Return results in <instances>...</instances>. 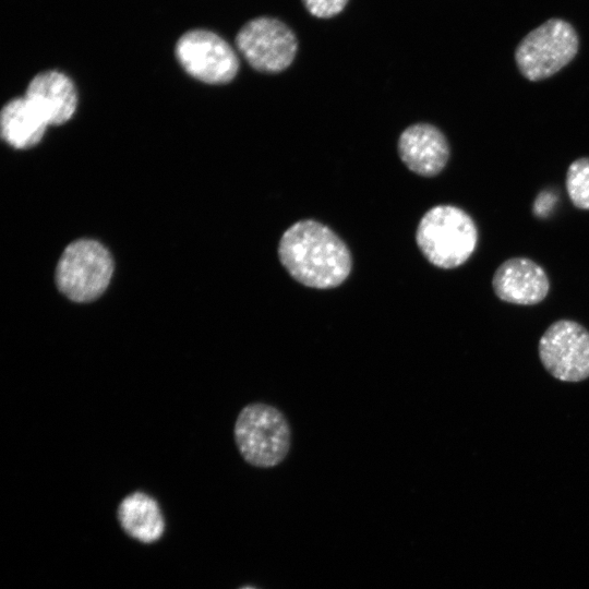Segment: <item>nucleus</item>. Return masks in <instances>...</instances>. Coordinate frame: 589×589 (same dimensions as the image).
<instances>
[{"instance_id":"obj_15","label":"nucleus","mask_w":589,"mask_h":589,"mask_svg":"<svg viewBox=\"0 0 589 589\" xmlns=\"http://www.w3.org/2000/svg\"><path fill=\"white\" fill-rule=\"evenodd\" d=\"M306 10L316 17L328 19L340 13L348 0H302Z\"/></svg>"},{"instance_id":"obj_16","label":"nucleus","mask_w":589,"mask_h":589,"mask_svg":"<svg viewBox=\"0 0 589 589\" xmlns=\"http://www.w3.org/2000/svg\"><path fill=\"white\" fill-rule=\"evenodd\" d=\"M549 192H542L539 194L534 202L533 212L536 215L543 217L546 215V213L550 211V208L553 206L554 201H552L554 197Z\"/></svg>"},{"instance_id":"obj_3","label":"nucleus","mask_w":589,"mask_h":589,"mask_svg":"<svg viewBox=\"0 0 589 589\" xmlns=\"http://www.w3.org/2000/svg\"><path fill=\"white\" fill-rule=\"evenodd\" d=\"M113 269L112 256L100 242L79 239L62 252L56 266L55 281L69 300L86 303L106 291Z\"/></svg>"},{"instance_id":"obj_17","label":"nucleus","mask_w":589,"mask_h":589,"mask_svg":"<svg viewBox=\"0 0 589 589\" xmlns=\"http://www.w3.org/2000/svg\"><path fill=\"white\" fill-rule=\"evenodd\" d=\"M241 589H254V588H252V587H244V588H241Z\"/></svg>"},{"instance_id":"obj_4","label":"nucleus","mask_w":589,"mask_h":589,"mask_svg":"<svg viewBox=\"0 0 589 589\" xmlns=\"http://www.w3.org/2000/svg\"><path fill=\"white\" fill-rule=\"evenodd\" d=\"M235 440L245 461L256 467H274L288 454L290 428L275 407L250 404L238 414Z\"/></svg>"},{"instance_id":"obj_12","label":"nucleus","mask_w":589,"mask_h":589,"mask_svg":"<svg viewBox=\"0 0 589 589\" xmlns=\"http://www.w3.org/2000/svg\"><path fill=\"white\" fill-rule=\"evenodd\" d=\"M2 139L14 148L35 146L44 136L48 123L24 97L9 100L0 115Z\"/></svg>"},{"instance_id":"obj_9","label":"nucleus","mask_w":589,"mask_h":589,"mask_svg":"<svg viewBox=\"0 0 589 589\" xmlns=\"http://www.w3.org/2000/svg\"><path fill=\"white\" fill-rule=\"evenodd\" d=\"M492 287L505 302L532 305L546 297L550 283L544 269L532 260L512 257L496 268Z\"/></svg>"},{"instance_id":"obj_7","label":"nucleus","mask_w":589,"mask_h":589,"mask_svg":"<svg viewBox=\"0 0 589 589\" xmlns=\"http://www.w3.org/2000/svg\"><path fill=\"white\" fill-rule=\"evenodd\" d=\"M176 56L191 76L208 84L228 83L239 70V59L232 47L207 29L184 33L177 41Z\"/></svg>"},{"instance_id":"obj_14","label":"nucleus","mask_w":589,"mask_h":589,"mask_svg":"<svg viewBox=\"0 0 589 589\" xmlns=\"http://www.w3.org/2000/svg\"><path fill=\"white\" fill-rule=\"evenodd\" d=\"M566 189L574 206L589 209V158L574 160L566 173Z\"/></svg>"},{"instance_id":"obj_13","label":"nucleus","mask_w":589,"mask_h":589,"mask_svg":"<svg viewBox=\"0 0 589 589\" xmlns=\"http://www.w3.org/2000/svg\"><path fill=\"white\" fill-rule=\"evenodd\" d=\"M118 519L130 537L143 543L156 541L165 529L158 503L144 492L131 493L121 501Z\"/></svg>"},{"instance_id":"obj_5","label":"nucleus","mask_w":589,"mask_h":589,"mask_svg":"<svg viewBox=\"0 0 589 589\" xmlns=\"http://www.w3.org/2000/svg\"><path fill=\"white\" fill-rule=\"evenodd\" d=\"M578 47L573 25L562 19H550L520 40L515 62L524 77L538 82L566 67L576 57Z\"/></svg>"},{"instance_id":"obj_8","label":"nucleus","mask_w":589,"mask_h":589,"mask_svg":"<svg viewBox=\"0 0 589 589\" xmlns=\"http://www.w3.org/2000/svg\"><path fill=\"white\" fill-rule=\"evenodd\" d=\"M539 357L546 371L564 382L589 377V332L579 323L560 320L539 341Z\"/></svg>"},{"instance_id":"obj_6","label":"nucleus","mask_w":589,"mask_h":589,"mask_svg":"<svg viewBox=\"0 0 589 589\" xmlns=\"http://www.w3.org/2000/svg\"><path fill=\"white\" fill-rule=\"evenodd\" d=\"M236 44L248 63L263 73L284 71L298 50L294 33L284 22L268 16L245 23L237 34Z\"/></svg>"},{"instance_id":"obj_2","label":"nucleus","mask_w":589,"mask_h":589,"mask_svg":"<svg viewBox=\"0 0 589 589\" xmlns=\"http://www.w3.org/2000/svg\"><path fill=\"white\" fill-rule=\"evenodd\" d=\"M416 241L424 257L440 268L466 263L478 243V229L468 213L454 205H436L420 219Z\"/></svg>"},{"instance_id":"obj_1","label":"nucleus","mask_w":589,"mask_h":589,"mask_svg":"<svg viewBox=\"0 0 589 589\" xmlns=\"http://www.w3.org/2000/svg\"><path fill=\"white\" fill-rule=\"evenodd\" d=\"M278 256L290 276L315 289H332L349 276L352 259L346 243L327 226L303 219L281 236Z\"/></svg>"},{"instance_id":"obj_11","label":"nucleus","mask_w":589,"mask_h":589,"mask_svg":"<svg viewBox=\"0 0 589 589\" xmlns=\"http://www.w3.org/2000/svg\"><path fill=\"white\" fill-rule=\"evenodd\" d=\"M25 97L48 125H58L70 120L77 105L73 82L64 73L56 70L35 75L26 88Z\"/></svg>"},{"instance_id":"obj_10","label":"nucleus","mask_w":589,"mask_h":589,"mask_svg":"<svg viewBox=\"0 0 589 589\" xmlns=\"http://www.w3.org/2000/svg\"><path fill=\"white\" fill-rule=\"evenodd\" d=\"M398 154L412 172L434 177L446 166L449 145L443 132L430 123H416L405 129L398 139Z\"/></svg>"}]
</instances>
